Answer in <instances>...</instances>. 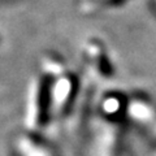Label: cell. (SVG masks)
Wrapping results in <instances>:
<instances>
[{
	"label": "cell",
	"instance_id": "cell-1",
	"mask_svg": "<svg viewBox=\"0 0 156 156\" xmlns=\"http://www.w3.org/2000/svg\"><path fill=\"white\" fill-rule=\"evenodd\" d=\"M51 83L50 77L39 74L33 78L29 89L27 117L26 122L29 129L38 131L48 124L52 116L51 111Z\"/></svg>",
	"mask_w": 156,
	"mask_h": 156
},
{
	"label": "cell",
	"instance_id": "cell-2",
	"mask_svg": "<svg viewBox=\"0 0 156 156\" xmlns=\"http://www.w3.org/2000/svg\"><path fill=\"white\" fill-rule=\"evenodd\" d=\"M125 125L100 117L94 125L91 136V156H121L124 152Z\"/></svg>",
	"mask_w": 156,
	"mask_h": 156
},
{
	"label": "cell",
	"instance_id": "cell-3",
	"mask_svg": "<svg viewBox=\"0 0 156 156\" xmlns=\"http://www.w3.org/2000/svg\"><path fill=\"white\" fill-rule=\"evenodd\" d=\"M81 92L78 77L72 72H65L51 83V111L56 117L69 116Z\"/></svg>",
	"mask_w": 156,
	"mask_h": 156
},
{
	"label": "cell",
	"instance_id": "cell-4",
	"mask_svg": "<svg viewBox=\"0 0 156 156\" xmlns=\"http://www.w3.org/2000/svg\"><path fill=\"white\" fill-rule=\"evenodd\" d=\"M82 55L90 74L99 81H108L115 76V66L107 52L104 43L96 38H90L83 43Z\"/></svg>",
	"mask_w": 156,
	"mask_h": 156
},
{
	"label": "cell",
	"instance_id": "cell-5",
	"mask_svg": "<svg viewBox=\"0 0 156 156\" xmlns=\"http://www.w3.org/2000/svg\"><path fill=\"white\" fill-rule=\"evenodd\" d=\"M92 105H94V90L91 86H86L85 90L81 89L80 96L69 115L68 133L73 139H81L85 131L89 129Z\"/></svg>",
	"mask_w": 156,
	"mask_h": 156
},
{
	"label": "cell",
	"instance_id": "cell-6",
	"mask_svg": "<svg viewBox=\"0 0 156 156\" xmlns=\"http://www.w3.org/2000/svg\"><path fill=\"white\" fill-rule=\"evenodd\" d=\"M126 117L139 126L152 128L156 125V101L143 92L128 96Z\"/></svg>",
	"mask_w": 156,
	"mask_h": 156
},
{
	"label": "cell",
	"instance_id": "cell-7",
	"mask_svg": "<svg viewBox=\"0 0 156 156\" xmlns=\"http://www.w3.org/2000/svg\"><path fill=\"white\" fill-rule=\"evenodd\" d=\"M128 108V96L120 91H108L100 98V117L111 121L124 122Z\"/></svg>",
	"mask_w": 156,
	"mask_h": 156
},
{
	"label": "cell",
	"instance_id": "cell-8",
	"mask_svg": "<svg viewBox=\"0 0 156 156\" xmlns=\"http://www.w3.org/2000/svg\"><path fill=\"white\" fill-rule=\"evenodd\" d=\"M17 147L21 156H58L55 146L34 133L22 135L18 140Z\"/></svg>",
	"mask_w": 156,
	"mask_h": 156
},
{
	"label": "cell",
	"instance_id": "cell-9",
	"mask_svg": "<svg viewBox=\"0 0 156 156\" xmlns=\"http://www.w3.org/2000/svg\"><path fill=\"white\" fill-rule=\"evenodd\" d=\"M42 72L50 78H57L62 76L66 70L64 57L56 52H48L42 57Z\"/></svg>",
	"mask_w": 156,
	"mask_h": 156
},
{
	"label": "cell",
	"instance_id": "cell-10",
	"mask_svg": "<svg viewBox=\"0 0 156 156\" xmlns=\"http://www.w3.org/2000/svg\"><path fill=\"white\" fill-rule=\"evenodd\" d=\"M147 136H148V139L151 140V142L156 144V125H154L152 128H150V129H148Z\"/></svg>",
	"mask_w": 156,
	"mask_h": 156
},
{
	"label": "cell",
	"instance_id": "cell-11",
	"mask_svg": "<svg viewBox=\"0 0 156 156\" xmlns=\"http://www.w3.org/2000/svg\"><path fill=\"white\" fill-rule=\"evenodd\" d=\"M121 156H133V154H131L129 150H124V152H122Z\"/></svg>",
	"mask_w": 156,
	"mask_h": 156
}]
</instances>
